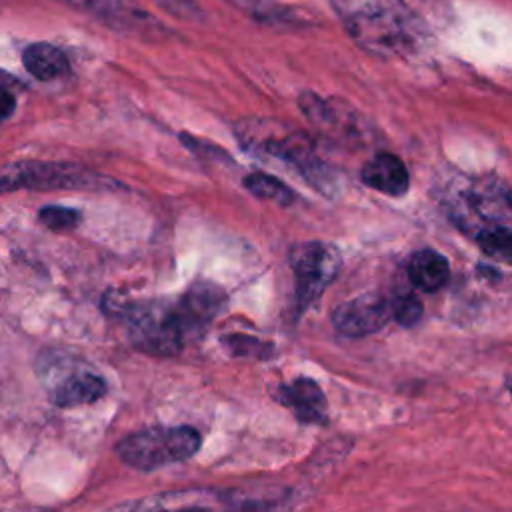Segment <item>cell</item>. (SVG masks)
<instances>
[{
  "label": "cell",
  "mask_w": 512,
  "mask_h": 512,
  "mask_svg": "<svg viewBox=\"0 0 512 512\" xmlns=\"http://www.w3.org/2000/svg\"><path fill=\"white\" fill-rule=\"evenodd\" d=\"M202 436L192 426H152L138 430L116 444L120 460L136 470H156L192 458Z\"/></svg>",
  "instance_id": "obj_2"
},
{
  "label": "cell",
  "mask_w": 512,
  "mask_h": 512,
  "mask_svg": "<svg viewBox=\"0 0 512 512\" xmlns=\"http://www.w3.org/2000/svg\"><path fill=\"white\" fill-rule=\"evenodd\" d=\"M362 182L378 192L400 196L410 186V176L404 162L394 154H376L362 168Z\"/></svg>",
  "instance_id": "obj_12"
},
{
  "label": "cell",
  "mask_w": 512,
  "mask_h": 512,
  "mask_svg": "<svg viewBox=\"0 0 512 512\" xmlns=\"http://www.w3.org/2000/svg\"><path fill=\"white\" fill-rule=\"evenodd\" d=\"M244 186L258 198H264V200H270V202H276L280 206H288L294 202V194L292 190L278 178L270 176V174H264V172H254V174H248L244 178Z\"/></svg>",
  "instance_id": "obj_16"
},
{
  "label": "cell",
  "mask_w": 512,
  "mask_h": 512,
  "mask_svg": "<svg viewBox=\"0 0 512 512\" xmlns=\"http://www.w3.org/2000/svg\"><path fill=\"white\" fill-rule=\"evenodd\" d=\"M222 302L224 296L218 286L202 282L188 288V292L176 302V310L184 322L186 332H200L220 310Z\"/></svg>",
  "instance_id": "obj_11"
},
{
  "label": "cell",
  "mask_w": 512,
  "mask_h": 512,
  "mask_svg": "<svg viewBox=\"0 0 512 512\" xmlns=\"http://www.w3.org/2000/svg\"><path fill=\"white\" fill-rule=\"evenodd\" d=\"M116 188L114 180L64 162H20L0 172V192L8 190H48V188Z\"/></svg>",
  "instance_id": "obj_4"
},
{
  "label": "cell",
  "mask_w": 512,
  "mask_h": 512,
  "mask_svg": "<svg viewBox=\"0 0 512 512\" xmlns=\"http://www.w3.org/2000/svg\"><path fill=\"white\" fill-rule=\"evenodd\" d=\"M24 68L38 80H56L68 72L66 54L48 42L28 44L22 52Z\"/></svg>",
  "instance_id": "obj_14"
},
{
  "label": "cell",
  "mask_w": 512,
  "mask_h": 512,
  "mask_svg": "<svg viewBox=\"0 0 512 512\" xmlns=\"http://www.w3.org/2000/svg\"><path fill=\"white\" fill-rule=\"evenodd\" d=\"M14 108H16L14 96L6 88L0 86V122L6 120L14 112Z\"/></svg>",
  "instance_id": "obj_21"
},
{
  "label": "cell",
  "mask_w": 512,
  "mask_h": 512,
  "mask_svg": "<svg viewBox=\"0 0 512 512\" xmlns=\"http://www.w3.org/2000/svg\"><path fill=\"white\" fill-rule=\"evenodd\" d=\"M106 392V382L90 370H74L50 384L48 396L60 408H76L96 402Z\"/></svg>",
  "instance_id": "obj_10"
},
{
  "label": "cell",
  "mask_w": 512,
  "mask_h": 512,
  "mask_svg": "<svg viewBox=\"0 0 512 512\" xmlns=\"http://www.w3.org/2000/svg\"><path fill=\"white\" fill-rule=\"evenodd\" d=\"M38 218L40 222L50 228V230H56V232H64V230H72L78 226L82 214L74 208H68V206H54V204H48L44 208H40L38 212Z\"/></svg>",
  "instance_id": "obj_18"
},
{
  "label": "cell",
  "mask_w": 512,
  "mask_h": 512,
  "mask_svg": "<svg viewBox=\"0 0 512 512\" xmlns=\"http://www.w3.org/2000/svg\"><path fill=\"white\" fill-rule=\"evenodd\" d=\"M470 204L486 220H500L512 208V196L500 180H484L470 194Z\"/></svg>",
  "instance_id": "obj_15"
},
{
  "label": "cell",
  "mask_w": 512,
  "mask_h": 512,
  "mask_svg": "<svg viewBox=\"0 0 512 512\" xmlns=\"http://www.w3.org/2000/svg\"><path fill=\"white\" fill-rule=\"evenodd\" d=\"M508 388H510V394H512V380H510V384H508Z\"/></svg>",
  "instance_id": "obj_22"
},
{
  "label": "cell",
  "mask_w": 512,
  "mask_h": 512,
  "mask_svg": "<svg viewBox=\"0 0 512 512\" xmlns=\"http://www.w3.org/2000/svg\"><path fill=\"white\" fill-rule=\"evenodd\" d=\"M278 402L294 412L300 422L324 424L328 416L326 398L320 386L310 378H296L292 382L280 384Z\"/></svg>",
  "instance_id": "obj_8"
},
{
  "label": "cell",
  "mask_w": 512,
  "mask_h": 512,
  "mask_svg": "<svg viewBox=\"0 0 512 512\" xmlns=\"http://www.w3.org/2000/svg\"><path fill=\"white\" fill-rule=\"evenodd\" d=\"M476 240L480 250L486 256L504 264H512V230L510 228H504V226L484 228Z\"/></svg>",
  "instance_id": "obj_17"
},
{
  "label": "cell",
  "mask_w": 512,
  "mask_h": 512,
  "mask_svg": "<svg viewBox=\"0 0 512 512\" xmlns=\"http://www.w3.org/2000/svg\"><path fill=\"white\" fill-rule=\"evenodd\" d=\"M228 2L258 20H276L282 14V10L274 0H228Z\"/></svg>",
  "instance_id": "obj_20"
},
{
  "label": "cell",
  "mask_w": 512,
  "mask_h": 512,
  "mask_svg": "<svg viewBox=\"0 0 512 512\" xmlns=\"http://www.w3.org/2000/svg\"><path fill=\"white\" fill-rule=\"evenodd\" d=\"M390 312L402 326H414L422 318L424 306L416 294L400 292L390 302Z\"/></svg>",
  "instance_id": "obj_19"
},
{
  "label": "cell",
  "mask_w": 512,
  "mask_h": 512,
  "mask_svg": "<svg viewBox=\"0 0 512 512\" xmlns=\"http://www.w3.org/2000/svg\"><path fill=\"white\" fill-rule=\"evenodd\" d=\"M390 314V304L380 294L368 292L340 304L332 314V322L340 334L360 338L378 332Z\"/></svg>",
  "instance_id": "obj_7"
},
{
  "label": "cell",
  "mask_w": 512,
  "mask_h": 512,
  "mask_svg": "<svg viewBox=\"0 0 512 512\" xmlns=\"http://www.w3.org/2000/svg\"><path fill=\"white\" fill-rule=\"evenodd\" d=\"M350 38L380 58H404L422 46L424 30L404 0H330Z\"/></svg>",
  "instance_id": "obj_1"
},
{
  "label": "cell",
  "mask_w": 512,
  "mask_h": 512,
  "mask_svg": "<svg viewBox=\"0 0 512 512\" xmlns=\"http://www.w3.org/2000/svg\"><path fill=\"white\" fill-rule=\"evenodd\" d=\"M288 260L296 282V304L300 310H306L336 278L340 254L332 244L308 240L292 246Z\"/></svg>",
  "instance_id": "obj_6"
},
{
  "label": "cell",
  "mask_w": 512,
  "mask_h": 512,
  "mask_svg": "<svg viewBox=\"0 0 512 512\" xmlns=\"http://www.w3.org/2000/svg\"><path fill=\"white\" fill-rule=\"evenodd\" d=\"M128 318V336L134 348L152 356H174L186 344V328L176 304H132L120 310Z\"/></svg>",
  "instance_id": "obj_3"
},
{
  "label": "cell",
  "mask_w": 512,
  "mask_h": 512,
  "mask_svg": "<svg viewBox=\"0 0 512 512\" xmlns=\"http://www.w3.org/2000/svg\"><path fill=\"white\" fill-rule=\"evenodd\" d=\"M450 276V266L446 258L434 250H418L408 262L410 282L424 292L440 290Z\"/></svg>",
  "instance_id": "obj_13"
},
{
  "label": "cell",
  "mask_w": 512,
  "mask_h": 512,
  "mask_svg": "<svg viewBox=\"0 0 512 512\" xmlns=\"http://www.w3.org/2000/svg\"><path fill=\"white\" fill-rule=\"evenodd\" d=\"M236 134L246 150L262 152L294 164L306 176H318L320 164L308 140L298 132H282L268 120L246 118L236 124Z\"/></svg>",
  "instance_id": "obj_5"
},
{
  "label": "cell",
  "mask_w": 512,
  "mask_h": 512,
  "mask_svg": "<svg viewBox=\"0 0 512 512\" xmlns=\"http://www.w3.org/2000/svg\"><path fill=\"white\" fill-rule=\"evenodd\" d=\"M74 6H80L100 20L108 22L110 26H116L118 30H130V32H152L158 28V22L144 12L140 6L132 4L130 0H68Z\"/></svg>",
  "instance_id": "obj_9"
}]
</instances>
